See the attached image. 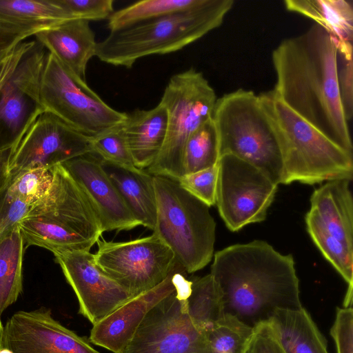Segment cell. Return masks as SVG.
I'll return each mask as SVG.
<instances>
[{
  "label": "cell",
  "instance_id": "1",
  "mask_svg": "<svg viewBox=\"0 0 353 353\" xmlns=\"http://www.w3.org/2000/svg\"><path fill=\"white\" fill-rule=\"evenodd\" d=\"M273 90L294 112L335 144L353 146L338 85L336 43L321 26L283 40L272 52Z\"/></svg>",
  "mask_w": 353,
  "mask_h": 353
},
{
  "label": "cell",
  "instance_id": "2",
  "mask_svg": "<svg viewBox=\"0 0 353 353\" xmlns=\"http://www.w3.org/2000/svg\"><path fill=\"white\" fill-rule=\"evenodd\" d=\"M210 274L223 296L225 314L254 327L279 309L302 307L291 254L264 241L230 245L214 254Z\"/></svg>",
  "mask_w": 353,
  "mask_h": 353
},
{
  "label": "cell",
  "instance_id": "3",
  "mask_svg": "<svg viewBox=\"0 0 353 353\" xmlns=\"http://www.w3.org/2000/svg\"><path fill=\"white\" fill-rule=\"evenodd\" d=\"M233 0H202L198 6L174 14L110 31L97 43L101 61L131 68L139 59L178 51L220 26Z\"/></svg>",
  "mask_w": 353,
  "mask_h": 353
},
{
  "label": "cell",
  "instance_id": "4",
  "mask_svg": "<svg viewBox=\"0 0 353 353\" xmlns=\"http://www.w3.org/2000/svg\"><path fill=\"white\" fill-rule=\"evenodd\" d=\"M259 97L279 145L283 165L282 184L352 181V153L335 144L294 112L273 90Z\"/></svg>",
  "mask_w": 353,
  "mask_h": 353
},
{
  "label": "cell",
  "instance_id": "5",
  "mask_svg": "<svg viewBox=\"0 0 353 353\" xmlns=\"http://www.w3.org/2000/svg\"><path fill=\"white\" fill-rule=\"evenodd\" d=\"M52 170L53 181L49 192L21 222L23 240L52 253L90 251L104 232L101 222L63 165H57Z\"/></svg>",
  "mask_w": 353,
  "mask_h": 353
},
{
  "label": "cell",
  "instance_id": "6",
  "mask_svg": "<svg viewBox=\"0 0 353 353\" xmlns=\"http://www.w3.org/2000/svg\"><path fill=\"white\" fill-rule=\"evenodd\" d=\"M219 159L234 155L281 183L283 165L276 136L259 95L239 89L217 99L212 113Z\"/></svg>",
  "mask_w": 353,
  "mask_h": 353
},
{
  "label": "cell",
  "instance_id": "7",
  "mask_svg": "<svg viewBox=\"0 0 353 353\" xmlns=\"http://www.w3.org/2000/svg\"><path fill=\"white\" fill-rule=\"evenodd\" d=\"M153 181L157 200L153 232L169 246L185 272L203 269L214 256L216 223L210 207L177 181L153 176Z\"/></svg>",
  "mask_w": 353,
  "mask_h": 353
},
{
  "label": "cell",
  "instance_id": "8",
  "mask_svg": "<svg viewBox=\"0 0 353 353\" xmlns=\"http://www.w3.org/2000/svg\"><path fill=\"white\" fill-rule=\"evenodd\" d=\"M216 95L203 74L191 68L173 75L160 103L168 112L167 134L154 163L147 168L153 176L178 181L183 174V152L190 136L212 117Z\"/></svg>",
  "mask_w": 353,
  "mask_h": 353
},
{
  "label": "cell",
  "instance_id": "9",
  "mask_svg": "<svg viewBox=\"0 0 353 353\" xmlns=\"http://www.w3.org/2000/svg\"><path fill=\"white\" fill-rule=\"evenodd\" d=\"M39 98L44 112L89 138L122 124L127 117L109 106L48 51L40 75Z\"/></svg>",
  "mask_w": 353,
  "mask_h": 353
},
{
  "label": "cell",
  "instance_id": "10",
  "mask_svg": "<svg viewBox=\"0 0 353 353\" xmlns=\"http://www.w3.org/2000/svg\"><path fill=\"white\" fill-rule=\"evenodd\" d=\"M191 285L183 276L176 290L147 313L121 353H211L205 333L188 313Z\"/></svg>",
  "mask_w": 353,
  "mask_h": 353
},
{
  "label": "cell",
  "instance_id": "11",
  "mask_svg": "<svg viewBox=\"0 0 353 353\" xmlns=\"http://www.w3.org/2000/svg\"><path fill=\"white\" fill-rule=\"evenodd\" d=\"M97 265L132 296L161 283L176 264L169 246L155 233L123 242L99 239Z\"/></svg>",
  "mask_w": 353,
  "mask_h": 353
},
{
  "label": "cell",
  "instance_id": "12",
  "mask_svg": "<svg viewBox=\"0 0 353 353\" xmlns=\"http://www.w3.org/2000/svg\"><path fill=\"white\" fill-rule=\"evenodd\" d=\"M216 203L227 228L236 232L263 221L278 185L252 164L232 154L218 161Z\"/></svg>",
  "mask_w": 353,
  "mask_h": 353
},
{
  "label": "cell",
  "instance_id": "13",
  "mask_svg": "<svg viewBox=\"0 0 353 353\" xmlns=\"http://www.w3.org/2000/svg\"><path fill=\"white\" fill-rule=\"evenodd\" d=\"M92 154L91 139L49 112L41 114L13 146L9 174L49 168Z\"/></svg>",
  "mask_w": 353,
  "mask_h": 353
},
{
  "label": "cell",
  "instance_id": "14",
  "mask_svg": "<svg viewBox=\"0 0 353 353\" xmlns=\"http://www.w3.org/2000/svg\"><path fill=\"white\" fill-rule=\"evenodd\" d=\"M46 52L37 42L1 92L0 148L14 146L44 112L39 98V79Z\"/></svg>",
  "mask_w": 353,
  "mask_h": 353
},
{
  "label": "cell",
  "instance_id": "15",
  "mask_svg": "<svg viewBox=\"0 0 353 353\" xmlns=\"http://www.w3.org/2000/svg\"><path fill=\"white\" fill-rule=\"evenodd\" d=\"M75 292L79 312L94 325L131 299V294L107 275L90 251L53 252Z\"/></svg>",
  "mask_w": 353,
  "mask_h": 353
},
{
  "label": "cell",
  "instance_id": "16",
  "mask_svg": "<svg viewBox=\"0 0 353 353\" xmlns=\"http://www.w3.org/2000/svg\"><path fill=\"white\" fill-rule=\"evenodd\" d=\"M1 349L8 353H100L46 308L15 312L4 326Z\"/></svg>",
  "mask_w": 353,
  "mask_h": 353
},
{
  "label": "cell",
  "instance_id": "17",
  "mask_svg": "<svg viewBox=\"0 0 353 353\" xmlns=\"http://www.w3.org/2000/svg\"><path fill=\"white\" fill-rule=\"evenodd\" d=\"M62 165L87 196L103 232L130 230L141 225L97 156L89 154L78 157Z\"/></svg>",
  "mask_w": 353,
  "mask_h": 353
},
{
  "label": "cell",
  "instance_id": "18",
  "mask_svg": "<svg viewBox=\"0 0 353 353\" xmlns=\"http://www.w3.org/2000/svg\"><path fill=\"white\" fill-rule=\"evenodd\" d=\"M185 272L176 263L169 275L158 285L132 297L93 325L89 338L90 342L114 353H121L147 313L176 290Z\"/></svg>",
  "mask_w": 353,
  "mask_h": 353
},
{
  "label": "cell",
  "instance_id": "19",
  "mask_svg": "<svg viewBox=\"0 0 353 353\" xmlns=\"http://www.w3.org/2000/svg\"><path fill=\"white\" fill-rule=\"evenodd\" d=\"M90 21L73 19L37 32L35 40L76 78L86 82L88 61L96 54L95 34Z\"/></svg>",
  "mask_w": 353,
  "mask_h": 353
},
{
  "label": "cell",
  "instance_id": "20",
  "mask_svg": "<svg viewBox=\"0 0 353 353\" xmlns=\"http://www.w3.org/2000/svg\"><path fill=\"white\" fill-rule=\"evenodd\" d=\"M73 19L58 0H0V33L24 40Z\"/></svg>",
  "mask_w": 353,
  "mask_h": 353
},
{
  "label": "cell",
  "instance_id": "21",
  "mask_svg": "<svg viewBox=\"0 0 353 353\" xmlns=\"http://www.w3.org/2000/svg\"><path fill=\"white\" fill-rule=\"evenodd\" d=\"M122 127L135 167L147 169L157 159L165 140L166 108L159 102L148 110H136L127 114Z\"/></svg>",
  "mask_w": 353,
  "mask_h": 353
},
{
  "label": "cell",
  "instance_id": "22",
  "mask_svg": "<svg viewBox=\"0 0 353 353\" xmlns=\"http://www.w3.org/2000/svg\"><path fill=\"white\" fill-rule=\"evenodd\" d=\"M347 179H336L316 188L310 197V210L327 231L353 250V200Z\"/></svg>",
  "mask_w": 353,
  "mask_h": 353
},
{
  "label": "cell",
  "instance_id": "23",
  "mask_svg": "<svg viewBox=\"0 0 353 353\" xmlns=\"http://www.w3.org/2000/svg\"><path fill=\"white\" fill-rule=\"evenodd\" d=\"M99 161L141 225L154 230L157 220V200L153 176L135 166L125 167L100 159Z\"/></svg>",
  "mask_w": 353,
  "mask_h": 353
},
{
  "label": "cell",
  "instance_id": "24",
  "mask_svg": "<svg viewBox=\"0 0 353 353\" xmlns=\"http://www.w3.org/2000/svg\"><path fill=\"white\" fill-rule=\"evenodd\" d=\"M285 8L314 21L336 43L338 54L352 57L353 6L347 0H285Z\"/></svg>",
  "mask_w": 353,
  "mask_h": 353
},
{
  "label": "cell",
  "instance_id": "25",
  "mask_svg": "<svg viewBox=\"0 0 353 353\" xmlns=\"http://www.w3.org/2000/svg\"><path fill=\"white\" fill-rule=\"evenodd\" d=\"M269 321L286 353H328L326 341L303 307L277 310Z\"/></svg>",
  "mask_w": 353,
  "mask_h": 353
},
{
  "label": "cell",
  "instance_id": "26",
  "mask_svg": "<svg viewBox=\"0 0 353 353\" xmlns=\"http://www.w3.org/2000/svg\"><path fill=\"white\" fill-rule=\"evenodd\" d=\"M23 243L18 225L0 239V316L22 291Z\"/></svg>",
  "mask_w": 353,
  "mask_h": 353
},
{
  "label": "cell",
  "instance_id": "27",
  "mask_svg": "<svg viewBox=\"0 0 353 353\" xmlns=\"http://www.w3.org/2000/svg\"><path fill=\"white\" fill-rule=\"evenodd\" d=\"M306 228L313 242L324 257L348 284L345 296V308L352 306L353 292V250L331 235L317 215L310 210L305 217Z\"/></svg>",
  "mask_w": 353,
  "mask_h": 353
},
{
  "label": "cell",
  "instance_id": "28",
  "mask_svg": "<svg viewBox=\"0 0 353 353\" xmlns=\"http://www.w3.org/2000/svg\"><path fill=\"white\" fill-rule=\"evenodd\" d=\"M191 281L188 313L194 325L206 333L225 314L223 296L210 274Z\"/></svg>",
  "mask_w": 353,
  "mask_h": 353
},
{
  "label": "cell",
  "instance_id": "29",
  "mask_svg": "<svg viewBox=\"0 0 353 353\" xmlns=\"http://www.w3.org/2000/svg\"><path fill=\"white\" fill-rule=\"evenodd\" d=\"M202 0H144L114 12L108 18L110 31L192 8Z\"/></svg>",
  "mask_w": 353,
  "mask_h": 353
},
{
  "label": "cell",
  "instance_id": "30",
  "mask_svg": "<svg viewBox=\"0 0 353 353\" xmlns=\"http://www.w3.org/2000/svg\"><path fill=\"white\" fill-rule=\"evenodd\" d=\"M218 161L217 136L211 117L201 125L186 141L183 161L184 174L210 168Z\"/></svg>",
  "mask_w": 353,
  "mask_h": 353
},
{
  "label": "cell",
  "instance_id": "31",
  "mask_svg": "<svg viewBox=\"0 0 353 353\" xmlns=\"http://www.w3.org/2000/svg\"><path fill=\"white\" fill-rule=\"evenodd\" d=\"M253 328L225 314L205 334L211 353H245Z\"/></svg>",
  "mask_w": 353,
  "mask_h": 353
},
{
  "label": "cell",
  "instance_id": "32",
  "mask_svg": "<svg viewBox=\"0 0 353 353\" xmlns=\"http://www.w3.org/2000/svg\"><path fill=\"white\" fill-rule=\"evenodd\" d=\"M53 181L52 168H34L10 174V190L32 208L46 196Z\"/></svg>",
  "mask_w": 353,
  "mask_h": 353
},
{
  "label": "cell",
  "instance_id": "33",
  "mask_svg": "<svg viewBox=\"0 0 353 353\" xmlns=\"http://www.w3.org/2000/svg\"><path fill=\"white\" fill-rule=\"evenodd\" d=\"M123 123L97 137L90 138L92 154L108 163L134 167L135 165L125 140Z\"/></svg>",
  "mask_w": 353,
  "mask_h": 353
},
{
  "label": "cell",
  "instance_id": "34",
  "mask_svg": "<svg viewBox=\"0 0 353 353\" xmlns=\"http://www.w3.org/2000/svg\"><path fill=\"white\" fill-rule=\"evenodd\" d=\"M218 171L217 163L210 168L183 174L177 181L187 192L210 207L216 203Z\"/></svg>",
  "mask_w": 353,
  "mask_h": 353
},
{
  "label": "cell",
  "instance_id": "35",
  "mask_svg": "<svg viewBox=\"0 0 353 353\" xmlns=\"http://www.w3.org/2000/svg\"><path fill=\"white\" fill-rule=\"evenodd\" d=\"M31 208L10 190L8 181L0 190V239L17 226Z\"/></svg>",
  "mask_w": 353,
  "mask_h": 353
},
{
  "label": "cell",
  "instance_id": "36",
  "mask_svg": "<svg viewBox=\"0 0 353 353\" xmlns=\"http://www.w3.org/2000/svg\"><path fill=\"white\" fill-rule=\"evenodd\" d=\"M75 19L90 21L108 19L114 12L113 0H58Z\"/></svg>",
  "mask_w": 353,
  "mask_h": 353
},
{
  "label": "cell",
  "instance_id": "37",
  "mask_svg": "<svg viewBox=\"0 0 353 353\" xmlns=\"http://www.w3.org/2000/svg\"><path fill=\"white\" fill-rule=\"evenodd\" d=\"M330 334L337 353H353V310L352 306L337 308Z\"/></svg>",
  "mask_w": 353,
  "mask_h": 353
},
{
  "label": "cell",
  "instance_id": "38",
  "mask_svg": "<svg viewBox=\"0 0 353 353\" xmlns=\"http://www.w3.org/2000/svg\"><path fill=\"white\" fill-rule=\"evenodd\" d=\"M245 353H286L270 321L254 327Z\"/></svg>",
  "mask_w": 353,
  "mask_h": 353
},
{
  "label": "cell",
  "instance_id": "39",
  "mask_svg": "<svg viewBox=\"0 0 353 353\" xmlns=\"http://www.w3.org/2000/svg\"><path fill=\"white\" fill-rule=\"evenodd\" d=\"M338 85L345 117L349 121L353 114V61L352 57L338 54Z\"/></svg>",
  "mask_w": 353,
  "mask_h": 353
},
{
  "label": "cell",
  "instance_id": "40",
  "mask_svg": "<svg viewBox=\"0 0 353 353\" xmlns=\"http://www.w3.org/2000/svg\"><path fill=\"white\" fill-rule=\"evenodd\" d=\"M36 42L35 40L22 41L0 65V94L23 56L36 44Z\"/></svg>",
  "mask_w": 353,
  "mask_h": 353
},
{
  "label": "cell",
  "instance_id": "41",
  "mask_svg": "<svg viewBox=\"0 0 353 353\" xmlns=\"http://www.w3.org/2000/svg\"><path fill=\"white\" fill-rule=\"evenodd\" d=\"M21 37L0 33V65L22 41Z\"/></svg>",
  "mask_w": 353,
  "mask_h": 353
},
{
  "label": "cell",
  "instance_id": "42",
  "mask_svg": "<svg viewBox=\"0 0 353 353\" xmlns=\"http://www.w3.org/2000/svg\"><path fill=\"white\" fill-rule=\"evenodd\" d=\"M12 146L0 148V190L6 185L9 179V163Z\"/></svg>",
  "mask_w": 353,
  "mask_h": 353
},
{
  "label": "cell",
  "instance_id": "43",
  "mask_svg": "<svg viewBox=\"0 0 353 353\" xmlns=\"http://www.w3.org/2000/svg\"><path fill=\"white\" fill-rule=\"evenodd\" d=\"M3 328H4V326H3V324H2L1 320V316H0V350L1 347V343H2V339H3Z\"/></svg>",
  "mask_w": 353,
  "mask_h": 353
}]
</instances>
